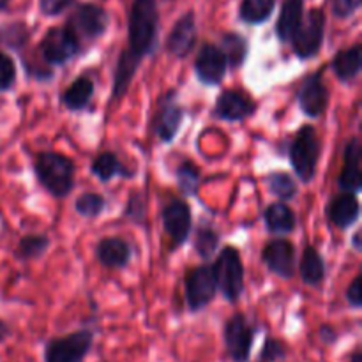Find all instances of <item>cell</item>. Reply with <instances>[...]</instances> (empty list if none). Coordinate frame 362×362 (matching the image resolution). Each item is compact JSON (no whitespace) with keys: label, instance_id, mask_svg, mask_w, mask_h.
<instances>
[{"label":"cell","instance_id":"6da1fadb","mask_svg":"<svg viewBox=\"0 0 362 362\" xmlns=\"http://www.w3.org/2000/svg\"><path fill=\"white\" fill-rule=\"evenodd\" d=\"M159 46V0H133L127 20V48L117 59L112 101L127 94L138 67Z\"/></svg>","mask_w":362,"mask_h":362},{"label":"cell","instance_id":"7a4b0ae2","mask_svg":"<svg viewBox=\"0 0 362 362\" xmlns=\"http://www.w3.org/2000/svg\"><path fill=\"white\" fill-rule=\"evenodd\" d=\"M74 161L55 151H42L34 158L37 182L55 198L69 197L74 189Z\"/></svg>","mask_w":362,"mask_h":362},{"label":"cell","instance_id":"3957f363","mask_svg":"<svg viewBox=\"0 0 362 362\" xmlns=\"http://www.w3.org/2000/svg\"><path fill=\"white\" fill-rule=\"evenodd\" d=\"M320 151L322 144L320 138H318L317 127L310 126V124L300 127L288 148L290 165H292L293 173H296L300 182H313L322 156Z\"/></svg>","mask_w":362,"mask_h":362},{"label":"cell","instance_id":"277c9868","mask_svg":"<svg viewBox=\"0 0 362 362\" xmlns=\"http://www.w3.org/2000/svg\"><path fill=\"white\" fill-rule=\"evenodd\" d=\"M218 293L230 304H237L244 293V262L235 246H223L212 264Z\"/></svg>","mask_w":362,"mask_h":362},{"label":"cell","instance_id":"5b68a950","mask_svg":"<svg viewBox=\"0 0 362 362\" xmlns=\"http://www.w3.org/2000/svg\"><path fill=\"white\" fill-rule=\"evenodd\" d=\"M81 52H83L81 41L74 34L73 28L66 23L46 30L41 42H39V53L52 69L66 66L78 55H81Z\"/></svg>","mask_w":362,"mask_h":362},{"label":"cell","instance_id":"8992f818","mask_svg":"<svg viewBox=\"0 0 362 362\" xmlns=\"http://www.w3.org/2000/svg\"><path fill=\"white\" fill-rule=\"evenodd\" d=\"M325 25H327V18H325L322 7H313L304 14L288 42L292 45L297 59L310 60L320 53L322 46H324Z\"/></svg>","mask_w":362,"mask_h":362},{"label":"cell","instance_id":"52a82bcc","mask_svg":"<svg viewBox=\"0 0 362 362\" xmlns=\"http://www.w3.org/2000/svg\"><path fill=\"white\" fill-rule=\"evenodd\" d=\"M94 338L90 329H78L60 338L48 339L42 359L45 362H85L94 346Z\"/></svg>","mask_w":362,"mask_h":362},{"label":"cell","instance_id":"ba28073f","mask_svg":"<svg viewBox=\"0 0 362 362\" xmlns=\"http://www.w3.org/2000/svg\"><path fill=\"white\" fill-rule=\"evenodd\" d=\"M258 329L244 313H233L223 327V343L232 362H250Z\"/></svg>","mask_w":362,"mask_h":362},{"label":"cell","instance_id":"9c48e42d","mask_svg":"<svg viewBox=\"0 0 362 362\" xmlns=\"http://www.w3.org/2000/svg\"><path fill=\"white\" fill-rule=\"evenodd\" d=\"M184 296H186L187 310L191 313H200L205 308L211 306L212 300L218 296V285H216L211 264L205 262L187 271L186 281H184Z\"/></svg>","mask_w":362,"mask_h":362},{"label":"cell","instance_id":"30bf717a","mask_svg":"<svg viewBox=\"0 0 362 362\" xmlns=\"http://www.w3.org/2000/svg\"><path fill=\"white\" fill-rule=\"evenodd\" d=\"M74 30L80 41H98L106 34L110 25V16L101 6L92 2L74 4V11L67 23Z\"/></svg>","mask_w":362,"mask_h":362},{"label":"cell","instance_id":"8fae6325","mask_svg":"<svg viewBox=\"0 0 362 362\" xmlns=\"http://www.w3.org/2000/svg\"><path fill=\"white\" fill-rule=\"evenodd\" d=\"M184 106L179 103L175 88H170L159 101L158 110L152 117V133L159 138L161 144H173L184 122Z\"/></svg>","mask_w":362,"mask_h":362},{"label":"cell","instance_id":"7c38bea8","mask_svg":"<svg viewBox=\"0 0 362 362\" xmlns=\"http://www.w3.org/2000/svg\"><path fill=\"white\" fill-rule=\"evenodd\" d=\"M163 230L172 240V247H182L193 232V212L184 198H172L161 211Z\"/></svg>","mask_w":362,"mask_h":362},{"label":"cell","instance_id":"4fadbf2b","mask_svg":"<svg viewBox=\"0 0 362 362\" xmlns=\"http://www.w3.org/2000/svg\"><path fill=\"white\" fill-rule=\"evenodd\" d=\"M193 71L197 80L205 87H219L228 73L225 53L214 42H204L194 57Z\"/></svg>","mask_w":362,"mask_h":362},{"label":"cell","instance_id":"5bb4252c","mask_svg":"<svg viewBox=\"0 0 362 362\" xmlns=\"http://www.w3.org/2000/svg\"><path fill=\"white\" fill-rule=\"evenodd\" d=\"M262 262L272 274L288 281L296 276V246L285 237H274L262 250Z\"/></svg>","mask_w":362,"mask_h":362},{"label":"cell","instance_id":"9a60e30c","mask_svg":"<svg viewBox=\"0 0 362 362\" xmlns=\"http://www.w3.org/2000/svg\"><path fill=\"white\" fill-rule=\"evenodd\" d=\"M297 103L300 112L310 119H318L329 106V88L325 85L322 71L308 74L297 90Z\"/></svg>","mask_w":362,"mask_h":362},{"label":"cell","instance_id":"2e32d148","mask_svg":"<svg viewBox=\"0 0 362 362\" xmlns=\"http://www.w3.org/2000/svg\"><path fill=\"white\" fill-rule=\"evenodd\" d=\"M257 113V103L244 92L235 88H226L216 99L212 115L223 122H244Z\"/></svg>","mask_w":362,"mask_h":362},{"label":"cell","instance_id":"e0dca14e","mask_svg":"<svg viewBox=\"0 0 362 362\" xmlns=\"http://www.w3.org/2000/svg\"><path fill=\"white\" fill-rule=\"evenodd\" d=\"M197 16L194 11L184 13L166 37V52L175 59H187L197 46Z\"/></svg>","mask_w":362,"mask_h":362},{"label":"cell","instance_id":"ac0fdd59","mask_svg":"<svg viewBox=\"0 0 362 362\" xmlns=\"http://www.w3.org/2000/svg\"><path fill=\"white\" fill-rule=\"evenodd\" d=\"M94 255L99 264L106 269H126L131 264L134 247L124 237H103L94 247Z\"/></svg>","mask_w":362,"mask_h":362},{"label":"cell","instance_id":"d6986e66","mask_svg":"<svg viewBox=\"0 0 362 362\" xmlns=\"http://www.w3.org/2000/svg\"><path fill=\"white\" fill-rule=\"evenodd\" d=\"M325 218L329 225L338 230H349L350 226L356 225L361 218V204L357 194L341 191L332 197L325 207Z\"/></svg>","mask_w":362,"mask_h":362},{"label":"cell","instance_id":"ffe728a7","mask_svg":"<svg viewBox=\"0 0 362 362\" xmlns=\"http://www.w3.org/2000/svg\"><path fill=\"white\" fill-rule=\"evenodd\" d=\"M361 158H362L361 138L352 136L345 145L343 168L338 177V187L341 191H346V193H356V194L361 193L362 189Z\"/></svg>","mask_w":362,"mask_h":362},{"label":"cell","instance_id":"44dd1931","mask_svg":"<svg viewBox=\"0 0 362 362\" xmlns=\"http://www.w3.org/2000/svg\"><path fill=\"white\" fill-rule=\"evenodd\" d=\"M265 228L271 235L285 237L296 232L297 228V216L292 209L286 205V202H274L267 205L264 211Z\"/></svg>","mask_w":362,"mask_h":362},{"label":"cell","instance_id":"7402d4cb","mask_svg":"<svg viewBox=\"0 0 362 362\" xmlns=\"http://www.w3.org/2000/svg\"><path fill=\"white\" fill-rule=\"evenodd\" d=\"M90 173L99 180V182L106 184L112 182L115 177H122V179H133L136 172L127 168L119 156L112 151H103L101 154L95 156L90 163Z\"/></svg>","mask_w":362,"mask_h":362},{"label":"cell","instance_id":"603a6c76","mask_svg":"<svg viewBox=\"0 0 362 362\" xmlns=\"http://www.w3.org/2000/svg\"><path fill=\"white\" fill-rule=\"evenodd\" d=\"M94 94V80L81 74V76L74 78L69 87L64 88L62 94H60V105L66 106V110H69V112H83L90 106Z\"/></svg>","mask_w":362,"mask_h":362},{"label":"cell","instance_id":"cb8c5ba5","mask_svg":"<svg viewBox=\"0 0 362 362\" xmlns=\"http://www.w3.org/2000/svg\"><path fill=\"white\" fill-rule=\"evenodd\" d=\"M331 69L334 76L341 83H350L357 80V76L362 71V46L361 42L343 48L336 53V57L331 62Z\"/></svg>","mask_w":362,"mask_h":362},{"label":"cell","instance_id":"d4e9b609","mask_svg":"<svg viewBox=\"0 0 362 362\" xmlns=\"http://www.w3.org/2000/svg\"><path fill=\"white\" fill-rule=\"evenodd\" d=\"M304 2L306 0H285L279 11V18L276 21L274 32L283 45H288L293 32L299 27L304 16Z\"/></svg>","mask_w":362,"mask_h":362},{"label":"cell","instance_id":"484cf974","mask_svg":"<svg viewBox=\"0 0 362 362\" xmlns=\"http://www.w3.org/2000/svg\"><path fill=\"white\" fill-rule=\"evenodd\" d=\"M299 274L304 285L308 286H320L324 283L325 274H327L324 257L311 244H308L303 251V257L299 262Z\"/></svg>","mask_w":362,"mask_h":362},{"label":"cell","instance_id":"4316f807","mask_svg":"<svg viewBox=\"0 0 362 362\" xmlns=\"http://www.w3.org/2000/svg\"><path fill=\"white\" fill-rule=\"evenodd\" d=\"M191 233H193V247L198 257L205 262L211 260L221 246V233L211 221H202Z\"/></svg>","mask_w":362,"mask_h":362},{"label":"cell","instance_id":"83f0119b","mask_svg":"<svg viewBox=\"0 0 362 362\" xmlns=\"http://www.w3.org/2000/svg\"><path fill=\"white\" fill-rule=\"evenodd\" d=\"M218 46L225 53L228 69H240L244 66L247 53H250V42L243 34H239V32H225Z\"/></svg>","mask_w":362,"mask_h":362},{"label":"cell","instance_id":"f1b7e54d","mask_svg":"<svg viewBox=\"0 0 362 362\" xmlns=\"http://www.w3.org/2000/svg\"><path fill=\"white\" fill-rule=\"evenodd\" d=\"M49 246H52V240L45 233H27L18 240L16 247H14V258L23 264L37 260L48 251Z\"/></svg>","mask_w":362,"mask_h":362},{"label":"cell","instance_id":"f546056e","mask_svg":"<svg viewBox=\"0 0 362 362\" xmlns=\"http://www.w3.org/2000/svg\"><path fill=\"white\" fill-rule=\"evenodd\" d=\"M276 9V0H243L239 7V18L246 25L257 27L271 20Z\"/></svg>","mask_w":362,"mask_h":362},{"label":"cell","instance_id":"4dcf8cb0","mask_svg":"<svg viewBox=\"0 0 362 362\" xmlns=\"http://www.w3.org/2000/svg\"><path fill=\"white\" fill-rule=\"evenodd\" d=\"M265 184L271 194H274L281 202H290L299 194L297 180L286 172H271L265 177Z\"/></svg>","mask_w":362,"mask_h":362},{"label":"cell","instance_id":"1f68e13d","mask_svg":"<svg viewBox=\"0 0 362 362\" xmlns=\"http://www.w3.org/2000/svg\"><path fill=\"white\" fill-rule=\"evenodd\" d=\"M177 177V187H179L180 194L186 198L197 197L198 189H200V170L193 161H182L175 170Z\"/></svg>","mask_w":362,"mask_h":362},{"label":"cell","instance_id":"d6a6232c","mask_svg":"<svg viewBox=\"0 0 362 362\" xmlns=\"http://www.w3.org/2000/svg\"><path fill=\"white\" fill-rule=\"evenodd\" d=\"M28 37H30V32L25 23L16 21V23L0 25V45L13 52H21L27 46Z\"/></svg>","mask_w":362,"mask_h":362},{"label":"cell","instance_id":"836d02e7","mask_svg":"<svg viewBox=\"0 0 362 362\" xmlns=\"http://www.w3.org/2000/svg\"><path fill=\"white\" fill-rule=\"evenodd\" d=\"M106 198L94 191H85L74 200V211L85 219H95L105 212Z\"/></svg>","mask_w":362,"mask_h":362},{"label":"cell","instance_id":"e575fe53","mask_svg":"<svg viewBox=\"0 0 362 362\" xmlns=\"http://www.w3.org/2000/svg\"><path fill=\"white\" fill-rule=\"evenodd\" d=\"M124 219L131 221L133 225H145L147 221V198L140 191H134L129 194L124 207Z\"/></svg>","mask_w":362,"mask_h":362},{"label":"cell","instance_id":"d590c367","mask_svg":"<svg viewBox=\"0 0 362 362\" xmlns=\"http://www.w3.org/2000/svg\"><path fill=\"white\" fill-rule=\"evenodd\" d=\"M18 69L16 62L11 55L6 52H0V94L2 92H9L16 83Z\"/></svg>","mask_w":362,"mask_h":362},{"label":"cell","instance_id":"8d00e7d4","mask_svg":"<svg viewBox=\"0 0 362 362\" xmlns=\"http://www.w3.org/2000/svg\"><path fill=\"white\" fill-rule=\"evenodd\" d=\"M286 356H288V346L281 339L267 336L258 357H260V362H279L285 361Z\"/></svg>","mask_w":362,"mask_h":362},{"label":"cell","instance_id":"74e56055","mask_svg":"<svg viewBox=\"0 0 362 362\" xmlns=\"http://www.w3.org/2000/svg\"><path fill=\"white\" fill-rule=\"evenodd\" d=\"M74 4H76V0H39V11H41L42 16L55 18L74 7Z\"/></svg>","mask_w":362,"mask_h":362},{"label":"cell","instance_id":"f35d334b","mask_svg":"<svg viewBox=\"0 0 362 362\" xmlns=\"http://www.w3.org/2000/svg\"><path fill=\"white\" fill-rule=\"evenodd\" d=\"M361 4L362 0H331L332 14L339 20H346L359 11Z\"/></svg>","mask_w":362,"mask_h":362},{"label":"cell","instance_id":"ab89813d","mask_svg":"<svg viewBox=\"0 0 362 362\" xmlns=\"http://www.w3.org/2000/svg\"><path fill=\"white\" fill-rule=\"evenodd\" d=\"M362 274H357L356 278L352 279V283L349 285V288H346V293H345V299L346 303H349V306L352 308V310H361L362 308Z\"/></svg>","mask_w":362,"mask_h":362},{"label":"cell","instance_id":"60d3db41","mask_svg":"<svg viewBox=\"0 0 362 362\" xmlns=\"http://www.w3.org/2000/svg\"><path fill=\"white\" fill-rule=\"evenodd\" d=\"M318 338H320V341L325 343V345H334V343L338 341V332H336V329L332 327V325H322V327L318 329Z\"/></svg>","mask_w":362,"mask_h":362},{"label":"cell","instance_id":"b9f144b4","mask_svg":"<svg viewBox=\"0 0 362 362\" xmlns=\"http://www.w3.org/2000/svg\"><path fill=\"white\" fill-rule=\"evenodd\" d=\"M11 336V327L4 320H0V345Z\"/></svg>","mask_w":362,"mask_h":362},{"label":"cell","instance_id":"7bdbcfd3","mask_svg":"<svg viewBox=\"0 0 362 362\" xmlns=\"http://www.w3.org/2000/svg\"><path fill=\"white\" fill-rule=\"evenodd\" d=\"M361 232H356L354 233V237H352V247L356 251H362V246H361Z\"/></svg>","mask_w":362,"mask_h":362},{"label":"cell","instance_id":"ee69618b","mask_svg":"<svg viewBox=\"0 0 362 362\" xmlns=\"http://www.w3.org/2000/svg\"><path fill=\"white\" fill-rule=\"evenodd\" d=\"M349 362H362V350L357 349L356 352H354L352 356H350V361Z\"/></svg>","mask_w":362,"mask_h":362},{"label":"cell","instance_id":"f6af8a7d","mask_svg":"<svg viewBox=\"0 0 362 362\" xmlns=\"http://www.w3.org/2000/svg\"><path fill=\"white\" fill-rule=\"evenodd\" d=\"M9 9V0H0V14Z\"/></svg>","mask_w":362,"mask_h":362}]
</instances>
